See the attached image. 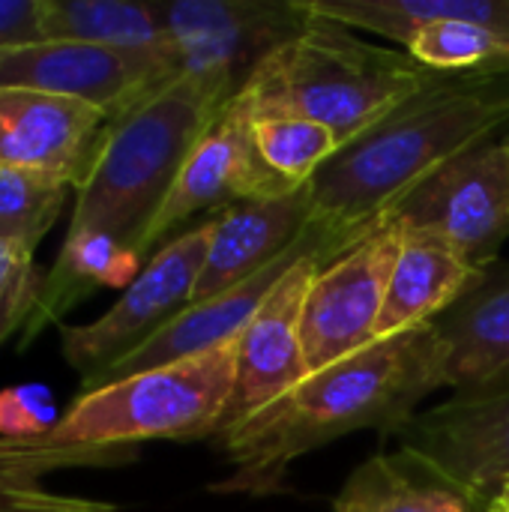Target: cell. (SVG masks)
Here are the masks:
<instances>
[{
  "mask_svg": "<svg viewBox=\"0 0 509 512\" xmlns=\"http://www.w3.org/2000/svg\"><path fill=\"white\" fill-rule=\"evenodd\" d=\"M444 360V342L432 321L375 339L306 375L291 393L210 441L234 468L213 492L276 495L285 492L288 468L297 459L336 438L363 429L393 438L417 414V405L444 387Z\"/></svg>",
  "mask_w": 509,
  "mask_h": 512,
  "instance_id": "obj_1",
  "label": "cell"
},
{
  "mask_svg": "<svg viewBox=\"0 0 509 512\" xmlns=\"http://www.w3.org/2000/svg\"><path fill=\"white\" fill-rule=\"evenodd\" d=\"M509 75H450L345 144L309 183L315 216L366 225L462 153L504 135Z\"/></svg>",
  "mask_w": 509,
  "mask_h": 512,
  "instance_id": "obj_2",
  "label": "cell"
},
{
  "mask_svg": "<svg viewBox=\"0 0 509 512\" xmlns=\"http://www.w3.org/2000/svg\"><path fill=\"white\" fill-rule=\"evenodd\" d=\"M237 90L222 78L177 75L108 123L66 234H108L138 255L186 156Z\"/></svg>",
  "mask_w": 509,
  "mask_h": 512,
  "instance_id": "obj_3",
  "label": "cell"
},
{
  "mask_svg": "<svg viewBox=\"0 0 509 512\" xmlns=\"http://www.w3.org/2000/svg\"><path fill=\"white\" fill-rule=\"evenodd\" d=\"M249 78L267 96L327 126L342 150L450 75L423 66L408 51L369 45L351 27L306 9L300 33L270 51Z\"/></svg>",
  "mask_w": 509,
  "mask_h": 512,
  "instance_id": "obj_4",
  "label": "cell"
},
{
  "mask_svg": "<svg viewBox=\"0 0 509 512\" xmlns=\"http://www.w3.org/2000/svg\"><path fill=\"white\" fill-rule=\"evenodd\" d=\"M237 339L207 354L87 390L48 435L12 444L30 450L138 453L144 441H213L234 393Z\"/></svg>",
  "mask_w": 509,
  "mask_h": 512,
  "instance_id": "obj_5",
  "label": "cell"
},
{
  "mask_svg": "<svg viewBox=\"0 0 509 512\" xmlns=\"http://www.w3.org/2000/svg\"><path fill=\"white\" fill-rule=\"evenodd\" d=\"M381 222L384 219L378 216L375 222H366V225H339V222L315 216L309 222V228L300 234V240L285 255H279L276 261H270L264 270L243 279L240 285L228 288L225 294H219L213 300H204V303H195V306H186L159 333H153L144 345H138L132 354H126L108 372H102L99 378L81 384L84 393L96 390V387L117 384L123 378H132V375H141V372H150V369H159V366H171L177 360L207 354V351H213L219 345L234 342L246 330V324L258 315V309L273 294V288L300 261L312 258V255H324V252L345 255L348 249L363 243L369 234H375L381 228Z\"/></svg>",
  "mask_w": 509,
  "mask_h": 512,
  "instance_id": "obj_6",
  "label": "cell"
},
{
  "mask_svg": "<svg viewBox=\"0 0 509 512\" xmlns=\"http://www.w3.org/2000/svg\"><path fill=\"white\" fill-rule=\"evenodd\" d=\"M381 216L405 234L453 246L486 270L509 240V132L462 153Z\"/></svg>",
  "mask_w": 509,
  "mask_h": 512,
  "instance_id": "obj_7",
  "label": "cell"
},
{
  "mask_svg": "<svg viewBox=\"0 0 509 512\" xmlns=\"http://www.w3.org/2000/svg\"><path fill=\"white\" fill-rule=\"evenodd\" d=\"M210 237L213 219L171 237L102 318L60 330L63 360L81 375V384L108 372L189 306Z\"/></svg>",
  "mask_w": 509,
  "mask_h": 512,
  "instance_id": "obj_8",
  "label": "cell"
},
{
  "mask_svg": "<svg viewBox=\"0 0 509 512\" xmlns=\"http://www.w3.org/2000/svg\"><path fill=\"white\" fill-rule=\"evenodd\" d=\"M180 75L171 51H135L90 42H39L0 54V87L39 90L87 102L120 120Z\"/></svg>",
  "mask_w": 509,
  "mask_h": 512,
  "instance_id": "obj_9",
  "label": "cell"
},
{
  "mask_svg": "<svg viewBox=\"0 0 509 512\" xmlns=\"http://www.w3.org/2000/svg\"><path fill=\"white\" fill-rule=\"evenodd\" d=\"M180 75L222 78L243 87L252 69L306 24L300 0H162L150 3Z\"/></svg>",
  "mask_w": 509,
  "mask_h": 512,
  "instance_id": "obj_10",
  "label": "cell"
},
{
  "mask_svg": "<svg viewBox=\"0 0 509 512\" xmlns=\"http://www.w3.org/2000/svg\"><path fill=\"white\" fill-rule=\"evenodd\" d=\"M291 195L258 159L252 144V105L243 87L228 99L216 120L204 129L192 153L186 156L165 204L150 222L138 258L147 264L168 237L204 210H225L237 201L282 198Z\"/></svg>",
  "mask_w": 509,
  "mask_h": 512,
  "instance_id": "obj_11",
  "label": "cell"
},
{
  "mask_svg": "<svg viewBox=\"0 0 509 512\" xmlns=\"http://www.w3.org/2000/svg\"><path fill=\"white\" fill-rule=\"evenodd\" d=\"M399 243L402 231L384 219L375 234L315 276L300 318L309 375L363 351L378 339V321Z\"/></svg>",
  "mask_w": 509,
  "mask_h": 512,
  "instance_id": "obj_12",
  "label": "cell"
},
{
  "mask_svg": "<svg viewBox=\"0 0 509 512\" xmlns=\"http://www.w3.org/2000/svg\"><path fill=\"white\" fill-rule=\"evenodd\" d=\"M393 441L399 453L489 507L509 477V387L417 411Z\"/></svg>",
  "mask_w": 509,
  "mask_h": 512,
  "instance_id": "obj_13",
  "label": "cell"
},
{
  "mask_svg": "<svg viewBox=\"0 0 509 512\" xmlns=\"http://www.w3.org/2000/svg\"><path fill=\"white\" fill-rule=\"evenodd\" d=\"M342 255H312L300 261L264 300L258 315L246 324L237 339V372H234V393L222 414V423L213 438L234 429L237 423L249 420L252 414L264 411L285 393H291L306 375L303 339H300V318L306 294L315 276L330 267Z\"/></svg>",
  "mask_w": 509,
  "mask_h": 512,
  "instance_id": "obj_14",
  "label": "cell"
},
{
  "mask_svg": "<svg viewBox=\"0 0 509 512\" xmlns=\"http://www.w3.org/2000/svg\"><path fill=\"white\" fill-rule=\"evenodd\" d=\"M108 123V114L87 102L0 87V168L54 174L78 192Z\"/></svg>",
  "mask_w": 509,
  "mask_h": 512,
  "instance_id": "obj_15",
  "label": "cell"
},
{
  "mask_svg": "<svg viewBox=\"0 0 509 512\" xmlns=\"http://www.w3.org/2000/svg\"><path fill=\"white\" fill-rule=\"evenodd\" d=\"M312 219L315 207L309 186L282 198L237 201L219 210V216H213V237L189 306L213 300L264 270L300 240Z\"/></svg>",
  "mask_w": 509,
  "mask_h": 512,
  "instance_id": "obj_16",
  "label": "cell"
},
{
  "mask_svg": "<svg viewBox=\"0 0 509 512\" xmlns=\"http://www.w3.org/2000/svg\"><path fill=\"white\" fill-rule=\"evenodd\" d=\"M435 330L444 342V387L456 396L509 387V264L495 261L450 306Z\"/></svg>",
  "mask_w": 509,
  "mask_h": 512,
  "instance_id": "obj_17",
  "label": "cell"
},
{
  "mask_svg": "<svg viewBox=\"0 0 509 512\" xmlns=\"http://www.w3.org/2000/svg\"><path fill=\"white\" fill-rule=\"evenodd\" d=\"M480 276L483 267H474L453 246L435 237L402 231L384 312L378 321V339H390L396 333L438 321L480 282Z\"/></svg>",
  "mask_w": 509,
  "mask_h": 512,
  "instance_id": "obj_18",
  "label": "cell"
},
{
  "mask_svg": "<svg viewBox=\"0 0 509 512\" xmlns=\"http://www.w3.org/2000/svg\"><path fill=\"white\" fill-rule=\"evenodd\" d=\"M489 507L399 450L363 462L333 501V512H489Z\"/></svg>",
  "mask_w": 509,
  "mask_h": 512,
  "instance_id": "obj_19",
  "label": "cell"
},
{
  "mask_svg": "<svg viewBox=\"0 0 509 512\" xmlns=\"http://www.w3.org/2000/svg\"><path fill=\"white\" fill-rule=\"evenodd\" d=\"M144 261L108 234H66L57 264L42 279L39 306L24 327V345H30L48 324H54L75 303L99 288H129Z\"/></svg>",
  "mask_w": 509,
  "mask_h": 512,
  "instance_id": "obj_20",
  "label": "cell"
},
{
  "mask_svg": "<svg viewBox=\"0 0 509 512\" xmlns=\"http://www.w3.org/2000/svg\"><path fill=\"white\" fill-rule=\"evenodd\" d=\"M243 93L252 105V144L261 165L288 192L309 186L312 177L339 153L336 135L285 102L267 96L252 78H246Z\"/></svg>",
  "mask_w": 509,
  "mask_h": 512,
  "instance_id": "obj_21",
  "label": "cell"
},
{
  "mask_svg": "<svg viewBox=\"0 0 509 512\" xmlns=\"http://www.w3.org/2000/svg\"><path fill=\"white\" fill-rule=\"evenodd\" d=\"M312 15L399 42L441 21L483 24L509 33V0H303Z\"/></svg>",
  "mask_w": 509,
  "mask_h": 512,
  "instance_id": "obj_22",
  "label": "cell"
},
{
  "mask_svg": "<svg viewBox=\"0 0 509 512\" xmlns=\"http://www.w3.org/2000/svg\"><path fill=\"white\" fill-rule=\"evenodd\" d=\"M42 24H45V42H90V45L174 54L150 3L42 0Z\"/></svg>",
  "mask_w": 509,
  "mask_h": 512,
  "instance_id": "obj_23",
  "label": "cell"
},
{
  "mask_svg": "<svg viewBox=\"0 0 509 512\" xmlns=\"http://www.w3.org/2000/svg\"><path fill=\"white\" fill-rule=\"evenodd\" d=\"M405 51L444 75H509V33L498 27L429 24L408 39Z\"/></svg>",
  "mask_w": 509,
  "mask_h": 512,
  "instance_id": "obj_24",
  "label": "cell"
},
{
  "mask_svg": "<svg viewBox=\"0 0 509 512\" xmlns=\"http://www.w3.org/2000/svg\"><path fill=\"white\" fill-rule=\"evenodd\" d=\"M75 186L54 174L0 168V243L33 255Z\"/></svg>",
  "mask_w": 509,
  "mask_h": 512,
  "instance_id": "obj_25",
  "label": "cell"
},
{
  "mask_svg": "<svg viewBox=\"0 0 509 512\" xmlns=\"http://www.w3.org/2000/svg\"><path fill=\"white\" fill-rule=\"evenodd\" d=\"M42 273L33 255L15 252L0 243V342L9 339L21 324L27 327L42 294Z\"/></svg>",
  "mask_w": 509,
  "mask_h": 512,
  "instance_id": "obj_26",
  "label": "cell"
},
{
  "mask_svg": "<svg viewBox=\"0 0 509 512\" xmlns=\"http://www.w3.org/2000/svg\"><path fill=\"white\" fill-rule=\"evenodd\" d=\"M60 423L54 396L42 384L9 387L0 393V438L33 441L48 435Z\"/></svg>",
  "mask_w": 509,
  "mask_h": 512,
  "instance_id": "obj_27",
  "label": "cell"
},
{
  "mask_svg": "<svg viewBox=\"0 0 509 512\" xmlns=\"http://www.w3.org/2000/svg\"><path fill=\"white\" fill-rule=\"evenodd\" d=\"M114 504L57 495L36 477L0 471V512H114Z\"/></svg>",
  "mask_w": 509,
  "mask_h": 512,
  "instance_id": "obj_28",
  "label": "cell"
},
{
  "mask_svg": "<svg viewBox=\"0 0 509 512\" xmlns=\"http://www.w3.org/2000/svg\"><path fill=\"white\" fill-rule=\"evenodd\" d=\"M45 42L42 0H0V54Z\"/></svg>",
  "mask_w": 509,
  "mask_h": 512,
  "instance_id": "obj_29",
  "label": "cell"
},
{
  "mask_svg": "<svg viewBox=\"0 0 509 512\" xmlns=\"http://www.w3.org/2000/svg\"><path fill=\"white\" fill-rule=\"evenodd\" d=\"M495 504L504 512H509V477L501 483V489H498V495H495Z\"/></svg>",
  "mask_w": 509,
  "mask_h": 512,
  "instance_id": "obj_30",
  "label": "cell"
},
{
  "mask_svg": "<svg viewBox=\"0 0 509 512\" xmlns=\"http://www.w3.org/2000/svg\"><path fill=\"white\" fill-rule=\"evenodd\" d=\"M489 512H504V510H501V507H498V504L492 501V507H489Z\"/></svg>",
  "mask_w": 509,
  "mask_h": 512,
  "instance_id": "obj_31",
  "label": "cell"
}]
</instances>
